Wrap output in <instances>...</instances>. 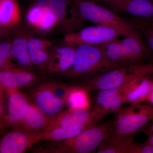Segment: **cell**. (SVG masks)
<instances>
[{
  "mask_svg": "<svg viewBox=\"0 0 153 153\" xmlns=\"http://www.w3.org/2000/svg\"><path fill=\"white\" fill-rule=\"evenodd\" d=\"M153 73V63L126 65L96 75L85 88L88 90L99 91L114 89L136 80L151 77Z\"/></svg>",
  "mask_w": 153,
  "mask_h": 153,
  "instance_id": "3",
  "label": "cell"
},
{
  "mask_svg": "<svg viewBox=\"0 0 153 153\" xmlns=\"http://www.w3.org/2000/svg\"><path fill=\"white\" fill-rule=\"evenodd\" d=\"M114 114V132L124 135H132L153 121V106L149 102L130 105L122 108Z\"/></svg>",
  "mask_w": 153,
  "mask_h": 153,
  "instance_id": "4",
  "label": "cell"
},
{
  "mask_svg": "<svg viewBox=\"0 0 153 153\" xmlns=\"http://www.w3.org/2000/svg\"><path fill=\"white\" fill-rule=\"evenodd\" d=\"M137 142L132 135H124L114 132L98 148L97 153H135Z\"/></svg>",
  "mask_w": 153,
  "mask_h": 153,
  "instance_id": "19",
  "label": "cell"
},
{
  "mask_svg": "<svg viewBox=\"0 0 153 153\" xmlns=\"http://www.w3.org/2000/svg\"><path fill=\"white\" fill-rule=\"evenodd\" d=\"M16 28L11 32L13 36L11 48L12 60L19 68L32 71L33 65L27 50L28 38L31 33L29 30Z\"/></svg>",
  "mask_w": 153,
  "mask_h": 153,
  "instance_id": "15",
  "label": "cell"
},
{
  "mask_svg": "<svg viewBox=\"0 0 153 153\" xmlns=\"http://www.w3.org/2000/svg\"><path fill=\"white\" fill-rule=\"evenodd\" d=\"M150 1H153V0H150Z\"/></svg>",
  "mask_w": 153,
  "mask_h": 153,
  "instance_id": "35",
  "label": "cell"
},
{
  "mask_svg": "<svg viewBox=\"0 0 153 153\" xmlns=\"http://www.w3.org/2000/svg\"><path fill=\"white\" fill-rule=\"evenodd\" d=\"M82 19L97 25L113 27L126 35L135 29L128 22L110 9L88 0H71Z\"/></svg>",
  "mask_w": 153,
  "mask_h": 153,
  "instance_id": "6",
  "label": "cell"
},
{
  "mask_svg": "<svg viewBox=\"0 0 153 153\" xmlns=\"http://www.w3.org/2000/svg\"><path fill=\"white\" fill-rule=\"evenodd\" d=\"M42 140V131H32L22 127L13 128L1 140L0 153H24Z\"/></svg>",
  "mask_w": 153,
  "mask_h": 153,
  "instance_id": "10",
  "label": "cell"
},
{
  "mask_svg": "<svg viewBox=\"0 0 153 153\" xmlns=\"http://www.w3.org/2000/svg\"><path fill=\"white\" fill-rule=\"evenodd\" d=\"M13 38L8 35L3 36L0 43V71L15 68L11 56Z\"/></svg>",
  "mask_w": 153,
  "mask_h": 153,
  "instance_id": "25",
  "label": "cell"
},
{
  "mask_svg": "<svg viewBox=\"0 0 153 153\" xmlns=\"http://www.w3.org/2000/svg\"><path fill=\"white\" fill-rule=\"evenodd\" d=\"M147 102L153 106V84L150 94Z\"/></svg>",
  "mask_w": 153,
  "mask_h": 153,
  "instance_id": "32",
  "label": "cell"
},
{
  "mask_svg": "<svg viewBox=\"0 0 153 153\" xmlns=\"http://www.w3.org/2000/svg\"><path fill=\"white\" fill-rule=\"evenodd\" d=\"M33 104L45 115L51 119L61 112L67 105L57 99L46 82L36 85L30 92Z\"/></svg>",
  "mask_w": 153,
  "mask_h": 153,
  "instance_id": "11",
  "label": "cell"
},
{
  "mask_svg": "<svg viewBox=\"0 0 153 153\" xmlns=\"http://www.w3.org/2000/svg\"><path fill=\"white\" fill-rule=\"evenodd\" d=\"M44 8V16L37 30L42 32H49L57 26V19L53 12L49 9Z\"/></svg>",
  "mask_w": 153,
  "mask_h": 153,
  "instance_id": "29",
  "label": "cell"
},
{
  "mask_svg": "<svg viewBox=\"0 0 153 153\" xmlns=\"http://www.w3.org/2000/svg\"><path fill=\"white\" fill-rule=\"evenodd\" d=\"M131 83L118 88L99 91L96 98L94 110L103 119L110 114L117 112L124 104V93Z\"/></svg>",
  "mask_w": 153,
  "mask_h": 153,
  "instance_id": "12",
  "label": "cell"
},
{
  "mask_svg": "<svg viewBox=\"0 0 153 153\" xmlns=\"http://www.w3.org/2000/svg\"><path fill=\"white\" fill-rule=\"evenodd\" d=\"M113 123L88 128L76 136L47 148V153H89L95 150L113 133Z\"/></svg>",
  "mask_w": 153,
  "mask_h": 153,
  "instance_id": "2",
  "label": "cell"
},
{
  "mask_svg": "<svg viewBox=\"0 0 153 153\" xmlns=\"http://www.w3.org/2000/svg\"><path fill=\"white\" fill-rule=\"evenodd\" d=\"M7 114L5 123L13 128L21 127L23 115L31 103L27 97L19 89H7Z\"/></svg>",
  "mask_w": 153,
  "mask_h": 153,
  "instance_id": "16",
  "label": "cell"
},
{
  "mask_svg": "<svg viewBox=\"0 0 153 153\" xmlns=\"http://www.w3.org/2000/svg\"><path fill=\"white\" fill-rule=\"evenodd\" d=\"M153 84L151 77L140 79L128 85L124 93V102L129 105L142 104L147 101Z\"/></svg>",
  "mask_w": 153,
  "mask_h": 153,
  "instance_id": "20",
  "label": "cell"
},
{
  "mask_svg": "<svg viewBox=\"0 0 153 153\" xmlns=\"http://www.w3.org/2000/svg\"><path fill=\"white\" fill-rule=\"evenodd\" d=\"M104 49L108 59L118 68L128 65L120 39L104 44Z\"/></svg>",
  "mask_w": 153,
  "mask_h": 153,
  "instance_id": "23",
  "label": "cell"
},
{
  "mask_svg": "<svg viewBox=\"0 0 153 153\" xmlns=\"http://www.w3.org/2000/svg\"><path fill=\"white\" fill-rule=\"evenodd\" d=\"M76 46L64 43L52 48L51 57L46 71L60 75L70 69L74 63Z\"/></svg>",
  "mask_w": 153,
  "mask_h": 153,
  "instance_id": "14",
  "label": "cell"
},
{
  "mask_svg": "<svg viewBox=\"0 0 153 153\" xmlns=\"http://www.w3.org/2000/svg\"><path fill=\"white\" fill-rule=\"evenodd\" d=\"M102 119L93 109L68 108L52 118L49 126L44 131L60 127H90Z\"/></svg>",
  "mask_w": 153,
  "mask_h": 153,
  "instance_id": "9",
  "label": "cell"
},
{
  "mask_svg": "<svg viewBox=\"0 0 153 153\" xmlns=\"http://www.w3.org/2000/svg\"><path fill=\"white\" fill-rule=\"evenodd\" d=\"M21 21V9L16 0L0 1V27L2 37L8 35Z\"/></svg>",
  "mask_w": 153,
  "mask_h": 153,
  "instance_id": "18",
  "label": "cell"
},
{
  "mask_svg": "<svg viewBox=\"0 0 153 153\" xmlns=\"http://www.w3.org/2000/svg\"><path fill=\"white\" fill-rule=\"evenodd\" d=\"M0 1H1V0H0Z\"/></svg>",
  "mask_w": 153,
  "mask_h": 153,
  "instance_id": "36",
  "label": "cell"
},
{
  "mask_svg": "<svg viewBox=\"0 0 153 153\" xmlns=\"http://www.w3.org/2000/svg\"><path fill=\"white\" fill-rule=\"evenodd\" d=\"M143 131L147 137L146 141L153 147V121L144 128Z\"/></svg>",
  "mask_w": 153,
  "mask_h": 153,
  "instance_id": "31",
  "label": "cell"
},
{
  "mask_svg": "<svg viewBox=\"0 0 153 153\" xmlns=\"http://www.w3.org/2000/svg\"><path fill=\"white\" fill-rule=\"evenodd\" d=\"M104 3L118 15L129 18L134 28L153 27V1L150 0H106Z\"/></svg>",
  "mask_w": 153,
  "mask_h": 153,
  "instance_id": "5",
  "label": "cell"
},
{
  "mask_svg": "<svg viewBox=\"0 0 153 153\" xmlns=\"http://www.w3.org/2000/svg\"><path fill=\"white\" fill-rule=\"evenodd\" d=\"M34 1L35 4L53 12L57 18V26L66 34L80 30L85 23L71 0Z\"/></svg>",
  "mask_w": 153,
  "mask_h": 153,
  "instance_id": "7",
  "label": "cell"
},
{
  "mask_svg": "<svg viewBox=\"0 0 153 153\" xmlns=\"http://www.w3.org/2000/svg\"><path fill=\"white\" fill-rule=\"evenodd\" d=\"M89 127L56 128L42 131V140L60 142L79 134Z\"/></svg>",
  "mask_w": 153,
  "mask_h": 153,
  "instance_id": "22",
  "label": "cell"
},
{
  "mask_svg": "<svg viewBox=\"0 0 153 153\" xmlns=\"http://www.w3.org/2000/svg\"><path fill=\"white\" fill-rule=\"evenodd\" d=\"M86 88L74 86L69 94L68 105L72 109L89 108V100Z\"/></svg>",
  "mask_w": 153,
  "mask_h": 153,
  "instance_id": "24",
  "label": "cell"
},
{
  "mask_svg": "<svg viewBox=\"0 0 153 153\" xmlns=\"http://www.w3.org/2000/svg\"><path fill=\"white\" fill-rule=\"evenodd\" d=\"M51 119L34 104H30L23 115L21 127L32 131L42 132L49 126Z\"/></svg>",
  "mask_w": 153,
  "mask_h": 153,
  "instance_id": "21",
  "label": "cell"
},
{
  "mask_svg": "<svg viewBox=\"0 0 153 153\" xmlns=\"http://www.w3.org/2000/svg\"><path fill=\"white\" fill-rule=\"evenodd\" d=\"M105 1H106V0H93L92 1L94 2H104Z\"/></svg>",
  "mask_w": 153,
  "mask_h": 153,
  "instance_id": "33",
  "label": "cell"
},
{
  "mask_svg": "<svg viewBox=\"0 0 153 153\" xmlns=\"http://www.w3.org/2000/svg\"><path fill=\"white\" fill-rule=\"evenodd\" d=\"M45 9L35 4L30 7L26 13V22L30 27L37 30L44 17Z\"/></svg>",
  "mask_w": 153,
  "mask_h": 153,
  "instance_id": "26",
  "label": "cell"
},
{
  "mask_svg": "<svg viewBox=\"0 0 153 153\" xmlns=\"http://www.w3.org/2000/svg\"><path fill=\"white\" fill-rule=\"evenodd\" d=\"M51 41L45 38H40L30 34L28 38L27 50L30 56L35 52L44 50H50L52 49Z\"/></svg>",
  "mask_w": 153,
  "mask_h": 153,
  "instance_id": "27",
  "label": "cell"
},
{
  "mask_svg": "<svg viewBox=\"0 0 153 153\" xmlns=\"http://www.w3.org/2000/svg\"><path fill=\"white\" fill-rule=\"evenodd\" d=\"M145 44L146 45L151 55L153 56V27L144 30Z\"/></svg>",
  "mask_w": 153,
  "mask_h": 153,
  "instance_id": "30",
  "label": "cell"
},
{
  "mask_svg": "<svg viewBox=\"0 0 153 153\" xmlns=\"http://www.w3.org/2000/svg\"><path fill=\"white\" fill-rule=\"evenodd\" d=\"M126 35L124 32L117 28L97 25L66 34L63 41L66 44L74 46L80 44L102 45Z\"/></svg>",
  "mask_w": 153,
  "mask_h": 153,
  "instance_id": "8",
  "label": "cell"
},
{
  "mask_svg": "<svg viewBox=\"0 0 153 153\" xmlns=\"http://www.w3.org/2000/svg\"><path fill=\"white\" fill-rule=\"evenodd\" d=\"M51 49L41 50L30 55V60L33 66L43 68L46 71L51 57Z\"/></svg>",
  "mask_w": 153,
  "mask_h": 153,
  "instance_id": "28",
  "label": "cell"
},
{
  "mask_svg": "<svg viewBox=\"0 0 153 153\" xmlns=\"http://www.w3.org/2000/svg\"><path fill=\"white\" fill-rule=\"evenodd\" d=\"M120 40L128 65L143 63L151 55L144 39L135 29Z\"/></svg>",
  "mask_w": 153,
  "mask_h": 153,
  "instance_id": "13",
  "label": "cell"
},
{
  "mask_svg": "<svg viewBox=\"0 0 153 153\" xmlns=\"http://www.w3.org/2000/svg\"><path fill=\"white\" fill-rule=\"evenodd\" d=\"M39 78L32 71L17 67L0 71V84L4 89L25 88L36 83Z\"/></svg>",
  "mask_w": 153,
  "mask_h": 153,
  "instance_id": "17",
  "label": "cell"
},
{
  "mask_svg": "<svg viewBox=\"0 0 153 153\" xmlns=\"http://www.w3.org/2000/svg\"><path fill=\"white\" fill-rule=\"evenodd\" d=\"M75 46L73 65L69 70L58 76L76 77L96 76L118 68L108 59L104 44H80Z\"/></svg>",
  "mask_w": 153,
  "mask_h": 153,
  "instance_id": "1",
  "label": "cell"
},
{
  "mask_svg": "<svg viewBox=\"0 0 153 153\" xmlns=\"http://www.w3.org/2000/svg\"><path fill=\"white\" fill-rule=\"evenodd\" d=\"M151 78L153 81V73H152V76H151Z\"/></svg>",
  "mask_w": 153,
  "mask_h": 153,
  "instance_id": "34",
  "label": "cell"
}]
</instances>
